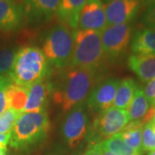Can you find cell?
<instances>
[{
	"label": "cell",
	"mask_w": 155,
	"mask_h": 155,
	"mask_svg": "<svg viewBox=\"0 0 155 155\" xmlns=\"http://www.w3.org/2000/svg\"><path fill=\"white\" fill-rule=\"evenodd\" d=\"M153 29H154V30H155V27H154V28H153Z\"/></svg>",
	"instance_id": "37"
},
{
	"label": "cell",
	"mask_w": 155,
	"mask_h": 155,
	"mask_svg": "<svg viewBox=\"0 0 155 155\" xmlns=\"http://www.w3.org/2000/svg\"><path fill=\"white\" fill-rule=\"evenodd\" d=\"M87 0H61L57 11L59 21L72 29H77L80 11Z\"/></svg>",
	"instance_id": "16"
},
{
	"label": "cell",
	"mask_w": 155,
	"mask_h": 155,
	"mask_svg": "<svg viewBox=\"0 0 155 155\" xmlns=\"http://www.w3.org/2000/svg\"><path fill=\"white\" fill-rule=\"evenodd\" d=\"M153 4H155V0H144V3H143V5L146 6L151 5Z\"/></svg>",
	"instance_id": "32"
},
{
	"label": "cell",
	"mask_w": 155,
	"mask_h": 155,
	"mask_svg": "<svg viewBox=\"0 0 155 155\" xmlns=\"http://www.w3.org/2000/svg\"><path fill=\"white\" fill-rule=\"evenodd\" d=\"M74 49L68 67L96 69L104 57L101 32L74 29Z\"/></svg>",
	"instance_id": "5"
},
{
	"label": "cell",
	"mask_w": 155,
	"mask_h": 155,
	"mask_svg": "<svg viewBox=\"0 0 155 155\" xmlns=\"http://www.w3.org/2000/svg\"><path fill=\"white\" fill-rule=\"evenodd\" d=\"M54 84L48 77L36 82L28 88V100L23 112H37L45 110L53 96Z\"/></svg>",
	"instance_id": "13"
},
{
	"label": "cell",
	"mask_w": 155,
	"mask_h": 155,
	"mask_svg": "<svg viewBox=\"0 0 155 155\" xmlns=\"http://www.w3.org/2000/svg\"><path fill=\"white\" fill-rule=\"evenodd\" d=\"M145 125L141 121L129 122L120 134L124 142L133 149L141 153L142 151V129Z\"/></svg>",
	"instance_id": "19"
},
{
	"label": "cell",
	"mask_w": 155,
	"mask_h": 155,
	"mask_svg": "<svg viewBox=\"0 0 155 155\" xmlns=\"http://www.w3.org/2000/svg\"><path fill=\"white\" fill-rule=\"evenodd\" d=\"M50 129L47 110L22 112L16 121L10 138L11 147L23 150L42 141Z\"/></svg>",
	"instance_id": "3"
},
{
	"label": "cell",
	"mask_w": 155,
	"mask_h": 155,
	"mask_svg": "<svg viewBox=\"0 0 155 155\" xmlns=\"http://www.w3.org/2000/svg\"><path fill=\"white\" fill-rule=\"evenodd\" d=\"M141 22L147 28H153L155 27V4L147 6V9L144 11Z\"/></svg>",
	"instance_id": "27"
},
{
	"label": "cell",
	"mask_w": 155,
	"mask_h": 155,
	"mask_svg": "<svg viewBox=\"0 0 155 155\" xmlns=\"http://www.w3.org/2000/svg\"><path fill=\"white\" fill-rule=\"evenodd\" d=\"M96 79V69L67 67L53 90L54 103L64 112L83 104L95 86Z\"/></svg>",
	"instance_id": "1"
},
{
	"label": "cell",
	"mask_w": 155,
	"mask_h": 155,
	"mask_svg": "<svg viewBox=\"0 0 155 155\" xmlns=\"http://www.w3.org/2000/svg\"><path fill=\"white\" fill-rule=\"evenodd\" d=\"M154 105H155V104H154Z\"/></svg>",
	"instance_id": "38"
},
{
	"label": "cell",
	"mask_w": 155,
	"mask_h": 155,
	"mask_svg": "<svg viewBox=\"0 0 155 155\" xmlns=\"http://www.w3.org/2000/svg\"><path fill=\"white\" fill-rule=\"evenodd\" d=\"M20 114V112L8 109L0 115V134H11Z\"/></svg>",
	"instance_id": "23"
},
{
	"label": "cell",
	"mask_w": 155,
	"mask_h": 155,
	"mask_svg": "<svg viewBox=\"0 0 155 155\" xmlns=\"http://www.w3.org/2000/svg\"><path fill=\"white\" fill-rule=\"evenodd\" d=\"M11 134H0V144L7 145L10 142Z\"/></svg>",
	"instance_id": "30"
},
{
	"label": "cell",
	"mask_w": 155,
	"mask_h": 155,
	"mask_svg": "<svg viewBox=\"0 0 155 155\" xmlns=\"http://www.w3.org/2000/svg\"><path fill=\"white\" fill-rule=\"evenodd\" d=\"M106 27L105 6L102 0H87L80 11L77 28L102 32Z\"/></svg>",
	"instance_id": "10"
},
{
	"label": "cell",
	"mask_w": 155,
	"mask_h": 155,
	"mask_svg": "<svg viewBox=\"0 0 155 155\" xmlns=\"http://www.w3.org/2000/svg\"><path fill=\"white\" fill-rule=\"evenodd\" d=\"M83 155H104V147L102 142L90 147Z\"/></svg>",
	"instance_id": "29"
},
{
	"label": "cell",
	"mask_w": 155,
	"mask_h": 155,
	"mask_svg": "<svg viewBox=\"0 0 155 155\" xmlns=\"http://www.w3.org/2000/svg\"><path fill=\"white\" fill-rule=\"evenodd\" d=\"M7 154V147L6 145L0 144V155Z\"/></svg>",
	"instance_id": "31"
},
{
	"label": "cell",
	"mask_w": 155,
	"mask_h": 155,
	"mask_svg": "<svg viewBox=\"0 0 155 155\" xmlns=\"http://www.w3.org/2000/svg\"><path fill=\"white\" fill-rule=\"evenodd\" d=\"M120 81L110 78L96 84L87 98L89 109L98 115L112 107Z\"/></svg>",
	"instance_id": "9"
},
{
	"label": "cell",
	"mask_w": 155,
	"mask_h": 155,
	"mask_svg": "<svg viewBox=\"0 0 155 155\" xmlns=\"http://www.w3.org/2000/svg\"><path fill=\"white\" fill-rule=\"evenodd\" d=\"M104 155H117L115 153H113V152H111L110 150L106 149L104 147Z\"/></svg>",
	"instance_id": "33"
},
{
	"label": "cell",
	"mask_w": 155,
	"mask_h": 155,
	"mask_svg": "<svg viewBox=\"0 0 155 155\" xmlns=\"http://www.w3.org/2000/svg\"><path fill=\"white\" fill-rule=\"evenodd\" d=\"M131 50L134 54L155 55V30L146 28L134 35Z\"/></svg>",
	"instance_id": "17"
},
{
	"label": "cell",
	"mask_w": 155,
	"mask_h": 155,
	"mask_svg": "<svg viewBox=\"0 0 155 155\" xmlns=\"http://www.w3.org/2000/svg\"><path fill=\"white\" fill-rule=\"evenodd\" d=\"M111 0H102V2H103V3H104V2H105L106 4H108V3H109V2H110Z\"/></svg>",
	"instance_id": "35"
},
{
	"label": "cell",
	"mask_w": 155,
	"mask_h": 155,
	"mask_svg": "<svg viewBox=\"0 0 155 155\" xmlns=\"http://www.w3.org/2000/svg\"><path fill=\"white\" fill-rule=\"evenodd\" d=\"M61 0H24L23 15L31 24H40L57 14Z\"/></svg>",
	"instance_id": "12"
},
{
	"label": "cell",
	"mask_w": 155,
	"mask_h": 155,
	"mask_svg": "<svg viewBox=\"0 0 155 155\" xmlns=\"http://www.w3.org/2000/svg\"><path fill=\"white\" fill-rule=\"evenodd\" d=\"M88 127L89 116L84 103L67 112L61 125V133L67 144L75 148L86 138Z\"/></svg>",
	"instance_id": "7"
},
{
	"label": "cell",
	"mask_w": 155,
	"mask_h": 155,
	"mask_svg": "<svg viewBox=\"0 0 155 155\" xmlns=\"http://www.w3.org/2000/svg\"><path fill=\"white\" fill-rule=\"evenodd\" d=\"M12 82L13 81L8 73L0 74V115L9 109L6 99L5 91L7 86Z\"/></svg>",
	"instance_id": "26"
},
{
	"label": "cell",
	"mask_w": 155,
	"mask_h": 155,
	"mask_svg": "<svg viewBox=\"0 0 155 155\" xmlns=\"http://www.w3.org/2000/svg\"><path fill=\"white\" fill-rule=\"evenodd\" d=\"M143 3L144 0H111L105 6L107 26L130 22Z\"/></svg>",
	"instance_id": "11"
},
{
	"label": "cell",
	"mask_w": 155,
	"mask_h": 155,
	"mask_svg": "<svg viewBox=\"0 0 155 155\" xmlns=\"http://www.w3.org/2000/svg\"><path fill=\"white\" fill-rule=\"evenodd\" d=\"M17 51L13 48H0V74L9 73L15 61Z\"/></svg>",
	"instance_id": "24"
},
{
	"label": "cell",
	"mask_w": 155,
	"mask_h": 155,
	"mask_svg": "<svg viewBox=\"0 0 155 155\" xmlns=\"http://www.w3.org/2000/svg\"><path fill=\"white\" fill-rule=\"evenodd\" d=\"M127 65L142 82H149L155 78V55L132 54Z\"/></svg>",
	"instance_id": "15"
},
{
	"label": "cell",
	"mask_w": 155,
	"mask_h": 155,
	"mask_svg": "<svg viewBox=\"0 0 155 155\" xmlns=\"http://www.w3.org/2000/svg\"><path fill=\"white\" fill-rule=\"evenodd\" d=\"M155 150V124L150 122L142 129V151Z\"/></svg>",
	"instance_id": "25"
},
{
	"label": "cell",
	"mask_w": 155,
	"mask_h": 155,
	"mask_svg": "<svg viewBox=\"0 0 155 155\" xmlns=\"http://www.w3.org/2000/svg\"><path fill=\"white\" fill-rule=\"evenodd\" d=\"M6 99L9 109L22 113L28 100V88L12 82L6 88Z\"/></svg>",
	"instance_id": "20"
},
{
	"label": "cell",
	"mask_w": 155,
	"mask_h": 155,
	"mask_svg": "<svg viewBox=\"0 0 155 155\" xmlns=\"http://www.w3.org/2000/svg\"><path fill=\"white\" fill-rule=\"evenodd\" d=\"M103 147L117 155H141L139 152L127 146L122 140L120 134L111 136L102 142Z\"/></svg>",
	"instance_id": "22"
},
{
	"label": "cell",
	"mask_w": 155,
	"mask_h": 155,
	"mask_svg": "<svg viewBox=\"0 0 155 155\" xmlns=\"http://www.w3.org/2000/svg\"><path fill=\"white\" fill-rule=\"evenodd\" d=\"M151 104L146 97L143 89L137 87L134 98L127 109L129 121H140L150 108Z\"/></svg>",
	"instance_id": "21"
},
{
	"label": "cell",
	"mask_w": 155,
	"mask_h": 155,
	"mask_svg": "<svg viewBox=\"0 0 155 155\" xmlns=\"http://www.w3.org/2000/svg\"><path fill=\"white\" fill-rule=\"evenodd\" d=\"M129 122L127 110L114 106L98 114L89 131L91 147L121 133Z\"/></svg>",
	"instance_id": "6"
},
{
	"label": "cell",
	"mask_w": 155,
	"mask_h": 155,
	"mask_svg": "<svg viewBox=\"0 0 155 155\" xmlns=\"http://www.w3.org/2000/svg\"><path fill=\"white\" fill-rule=\"evenodd\" d=\"M152 122H153V123H154V124H155V117H154V118H153V121H152Z\"/></svg>",
	"instance_id": "36"
},
{
	"label": "cell",
	"mask_w": 155,
	"mask_h": 155,
	"mask_svg": "<svg viewBox=\"0 0 155 155\" xmlns=\"http://www.w3.org/2000/svg\"><path fill=\"white\" fill-rule=\"evenodd\" d=\"M49 72V62L42 50L29 46L17 51L12 68L8 74L14 83L28 88L48 77Z\"/></svg>",
	"instance_id": "2"
},
{
	"label": "cell",
	"mask_w": 155,
	"mask_h": 155,
	"mask_svg": "<svg viewBox=\"0 0 155 155\" xmlns=\"http://www.w3.org/2000/svg\"><path fill=\"white\" fill-rule=\"evenodd\" d=\"M133 27L130 22L107 26L102 32L104 55L112 60L122 55L132 38Z\"/></svg>",
	"instance_id": "8"
},
{
	"label": "cell",
	"mask_w": 155,
	"mask_h": 155,
	"mask_svg": "<svg viewBox=\"0 0 155 155\" xmlns=\"http://www.w3.org/2000/svg\"><path fill=\"white\" fill-rule=\"evenodd\" d=\"M147 155H155V150H153V151H151L148 153V154Z\"/></svg>",
	"instance_id": "34"
},
{
	"label": "cell",
	"mask_w": 155,
	"mask_h": 155,
	"mask_svg": "<svg viewBox=\"0 0 155 155\" xmlns=\"http://www.w3.org/2000/svg\"><path fill=\"white\" fill-rule=\"evenodd\" d=\"M144 93L151 104H155V78L153 79L150 80L149 82L146 84L143 89Z\"/></svg>",
	"instance_id": "28"
},
{
	"label": "cell",
	"mask_w": 155,
	"mask_h": 155,
	"mask_svg": "<svg viewBox=\"0 0 155 155\" xmlns=\"http://www.w3.org/2000/svg\"><path fill=\"white\" fill-rule=\"evenodd\" d=\"M74 49L73 29L65 24L52 27L45 35L42 52L49 64L59 69L69 66Z\"/></svg>",
	"instance_id": "4"
},
{
	"label": "cell",
	"mask_w": 155,
	"mask_h": 155,
	"mask_svg": "<svg viewBox=\"0 0 155 155\" xmlns=\"http://www.w3.org/2000/svg\"><path fill=\"white\" fill-rule=\"evenodd\" d=\"M24 19L22 5L15 0H0V32H11L22 27Z\"/></svg>",
	"instance_id": "14"
},
{
	"label": "cell",
	"mask_w": 155,
	"mask_h": 155,
	"mask_svg": "<svg viewBox=\"0 0 155 155\" xmlns=\"http://www.w3.org/2000/svg\"><path fill=\"white\" fill-rule=\"evenodd\" d=\"M137 87L138 86L133 78H128L121 80L116 91L113 106L118 109L127 110L133 100Z\"/></svg>",
	"instance_id": "18"
}]
</instances>
